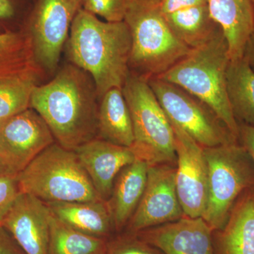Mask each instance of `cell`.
<instances>
[{"label": "cell", "mask_w": 254, "mask_h": 254, "mask_svg": "<svg viewBox=\"0 0 254 254\" xmlns=\"http://www.w3.org/2000/svg\"><path fill=\"white\" fill-rule=\"evenodd\" d=\"M91 75L73 64L33 90L30 108L44 120L55 142L74 151L98 135V105Z\"/></svg>", "instance_id": "cell-1"}, {"label": "cell", "mask_w": 254, "mask_h": 254, "mask_svg": "<svg viewBox=\"0 0 254 254\" xmlns=\"http://www.w3.org/2000/svg\"><path fill=\"white\" fill-rule=\"evenodd\" d=\"M66 53L73 64L91 75L98 98L113 88L123 89L129 75L131 37L125 21H100L81 8L71 23Z\"/></svg>", "instance_id": "cell-2"}, {"label": "cell", "mask_w": 254, "mask_h": 254, "mask_svg": "<svg viewBox=\"0 0 254 254\" xmlns=\"http://www.w3.org/2000/svg\"><path fill=\"white\" fill-rule=\"evenodd\" d=\"M230 61L226 39L218 27L206 41L192 48L183 60L155 78L176 85L203 102L238 139L240 125L232 113L227 93Z\"/></svg>", "instance_id": "cell-3"}, {"label": "cell", "mask_w": 254, "mask_h": 254, "mask_svg": "<svg viewBox=\"0 0 254 254\" xmlns=\"http://www.w3.org/2000/svg\"><path fill=\"white\" fill-rule=\"evenodd\" d=\"M124 21L129 29V72L148 81L166 72L190 54L165 21L158 5L128 0Z\"/></svg>", "instance_id": "cell-4"}, {"label": "cell", "mask_w": 254, "mask_h": 254, "mask_svg": "<svg viewBox=\"0 0 254 254\" xmlns=\"http://www.w3.org/2000/svg\"><path fill=\"white\" fill-rule=\"evenodd\" d=\"M17 180L21 193L33 195L45 203L103 200L76 152L56 142L41 152L18 175Z\"/></svg>", "instance_id": "cell-5"}, {"label": "cell", "mask_w": 254, "mask_h": 254, "mask_svg": "<svg viewBox=\"0 0 254 254\" xmlns=\"http://www.w3.org/2000/svg\"><path fill=\"white\" fill-rule=\"evenodd\" d=\"M133 125L136 159L148 165L176 164L175 136L161 105L147 80L129 73L123 88Z\"/></svg>", "instance_id": "cell-6"}, {"label": "cell", "mask_w": 254, "mask_h": 254, "mask_svg": "<svg viewBox=\"0 0 254 254\" xmlns=\"http://www.w3.org/2000/svg\"><path fill=\"white\" fill-rule=\"evenodd\" d=\"M208 168V199L203 218L214 230L225 226L241 195L254 187V163L236 143L203 148Z\"/></svg>", "instance_id": "cell-7"}, {"label": "cell", "mask_w": 254, "mask_h": 254, "mask_svg": "<svg viewBox=\"0 0 254 254\" xmlns=\"http://www.w3.org/2000/svg\"><path fill=\"white\" fill-rule=\"evenodd\" d=\"M147 81L169 120L203 148L237 142L213 110L198 98L160 78H151Z\"/></svg>", "instance_id": "cell-8"}, {"label": "cell", "mask_w": 254, "mask_h": 254, "mask_svg": "<svg viewBox=\"0 0 254 254\" xmlns=\"http://www.w3.org/2000/svg\"><path fill=\"white\" fill-rule=\"evenodd\" d=\"M55 142L41 115L28 108L0 124V174L18 177Z\"/></svg>", "instance_id": "cell-9"}, {"label": "cell", "mask_w": 254, "mask_h": 254, "mask_svg": "<svg viewBox=\"0 0 254 254\" xmlns=\"http://www.w3.org/2000/svg\"><path fill=\"white\" fill-rule=\"evenodd\" d=\"M78 9L72 0H38L28 33L35 61L40 68L53 72L58 67L62 50Z\"/></svg>", "instance_id": "cell-10"}, {"label": "cell", "mask_w": 254, "mask_h": 254, "mask_svg": "<svg viewBox=\"0 0 254 254\" xmlns=\"http://www.w3.org/2000/svg\"><path fill=\"white\" fill-rule=\"evenodd\" d=\"M185 215L176 186V167L171 164L148 165L146 185L141 199L125 227L137 232L176 221Z\"/></svg>", "instance_id": "cell-11"}, {"label": "cell", "mask_w": 254, "mask_h": 254, "mask_svg": "<svg viewBox=\"0 0 254 254\" xmlns=\"http://www.w3.org/2000/svg\"><path fill=\"white\" fill-rule=\"evenodd\" d=\"M175 136L176 186L185 215L203 216L208 199V168L203 147L170 122Z\"/></svg>", "instance_id": "cell-12"}, {"label": "cell", "mask_w": 254, "mask_h": 254, "mask_svg": "<svg viewBox=\"0 0 254 254\" xmlns=\"http://www.w3.org/2000/svg\"><path fill=\"white\" fill-rule=\"evenodd\" d=\"M50 212L45 202L20 193L1 224L25 254H48Z\"/></svg>", "instance_id": "cell-13"}, {"label": "cell", "mask_w": 254, "mask_h": 254, "mask_svg": "<svg viewBox=\"0 0 254 254\" xmlns=\"http://www.w3.org/2000/svg\"><path fill=\"white\" fill-rule=\"evenodd\" d=\"M213 230L203 218L180 220L137 232L140 240L164 254H214Z\"/></svg>", "instance_id": "cell-14"}, {"label": "cell", "mask_w": 254, "mask_h": 254, "mask_svg": "<svg viewBox=\"0 0 254 254\" xmlns=\"http://www.w3.org/2000/svg\"><path fill=\"white\" fill-rule=\"evenodd\" d=\"M100 198L107 201L118 174L136 160L131 148L94 138L74 150Z\"/></svg>", "instance_id": "cell-15"}, {"label": "cell", "mask_w": 254, "mask_h": 254, "mask_svg": "<svg viewBox=\"0 0 254 254\" xmlns=\"http://www.w3.org/2000/svg\"><path fill=\"white\" fill-rule=\"evenodd\" d=\"M158 6L174 34L190 48L204 43L219 27L207 0H160Z\"/></svg>", "instance_id": "cell-16"}, {"label": "cell", "mask_w": 254, "mask_h": 254, "mask_svg": "<svg viewBox=\"0 0 254 254\" xmlns=\"http://www.w3.org/2000/svg\"><path fill=\"white\" fill-rule=\"evenodd\" d=\"M212 20L227 43L230 60L243 58L254 33V4L252 0H207Z\"/></svg>", "instance_id": "cell-17"}, {"label": "cell", "mask_w": 254, "mask_h": 254, "mask_svg": "<svg viewBox=\"0 0 254 254\" xmlns=\"http://www.w3.org/2000/svg\"><path fill=\"white\" fill-rule=\"evenodd\" d=\"M214 254H254V189L243 193L225 226L213 232Z\"/></svg>", "instance_id": "cell-18"}, {"label": "cell", "mask_w": 254, "mask_h": 254, "mask_svg": "<svg viewBox=\"0 0 254 254\" xmlns=\"http://www.w3.org/2000/svg\"><path fill=\"white\" fill-rule=\"evenodd\" d=\"M148 165L136 159L120 171L107 200L114 230L123 232L141 199L146 185Z\"/></svg>", "instance_id": "cell-19"}, {"label": "cell", "mask_w": 254, "mask_h": 254, "mask_svg": "<svg viewBox=\"0 0 254 254\" xmlns=\"http://www.w3.org/2000/svg\"><path fill=\"white\" fill-rule=\"evenodd\" d=\"M50 213L64 223L91 236L108 240L113 237V222L105 200L48 202Z\"/></svg>", "instance_id": "cell-20"}, {"label": "cell", "mask_w": 254, "mask_h": 254, "mask_svg": "<svg viewBox=\"0 0 254 254\" xmlns=\"http://www.w3.org/2000/svg\"><path fill=\"white\" fill-rule=\"evenodd\" d=\"M100 100L98 116L99 138L130 148L134 140L133 125L123 89L111 88Z\"/></svg>", "instance_id": "cell-21"}, {"label": "cell", "mask_w": 254, "mask_h": 254, "mask_svg": "<svg viewBox=\"0 0 254 254\" xmlns=\"http://www.w3.org/2000/svg\"><path fill=\"white\" fill-rule=\"evenodd\" d=\"M226 84L229 102L237 121L254 127V71L245 57L230 60Z\"/></svg>", "instance_id": "cell-22"}, {"label": "cell", "mask_w": 254, "mask_h": 254, "mask_svg": "<svg viewBox=\"0 0 254 254\" xmlns=\"http://www.w3.org/2000/svg\"><path fill=\"white\" fill-rule=\"evenodd\" d=\"M41 71L32 68L0 77V124L30 108Z\"/></svg>", "instance_id": "cell-23"}, {"label": "cell", "mask_w": 254, "mask_h": 254, "mask_svg": "<svg viewBox=\"0 0 254 254\" xmlns=\"http://www.w3.org/2000/svg\"><path fill=\"white\" fill-rule=\"evenodd\" d=\"M107 242L68 226L50 213L48 254H105Z\"/></svg>", "instance_id": "cell-24"}, {"label": "cell", "mask_w": 254, "mask_h": 254, "mask_svg": "<svg viewBox=\"0 0 254 254\" xmlns=\"http://www.w3.org/2000/svg\"><path fill=\"white\" fill-rule=\"evenodd\" d=\"M36 68L28 31L0 33V77Z\"/></svg>", "instance_id": "cell-25"}, {"label": "cell", "mask_w": 254, "mask_h": 254, "mask_svg": "<svg viewBox=\"0 0 254 254\" xmlns=\"http://www.w3.org/2000/svg\"><path fill=\"white\" fill-rule=\"evenodd\" d=\"M105 254H164L140 240L134 234L122 232L107 242Z\"/></svg>", "instance_id": "cell-26"}, {"label": "cell", "mask_w": 254, "mask_h": 254, "mask_svg": "<svg viewBox=\"0 0 254 254\" xmlns=\"http://www.w3.org/2000/svg\"><path fill=\"white\" fill-rule=\"evenodd\" d=\"M128 0H83V9L109 22L124 21Z\"/></svg>", "instance_id": "cell-27"}, {"label": "cell", "mask_w": 254, "mask_h": 254, "mask_svg": "<svg viewBox=\"0 0 254 254\" xmlns=\"http://www.w3.org/2000/svg\"><path fill=\"white\" fill-rule=\"evenodd\" d=\"M20 193L17 177L0 174V223Z\"/></svg>", "instance_id": "cell-28"}, {"label": "cell", "mask_w": 254, "mask_h": 254, "mask_svg": "<svg viewBox=\"0 0 254 254\" xmlns=\"http://www.w3.org/2000/svg\"><path fill=\"white\" fill-rule=\"evenodd\" d=\"M0 254H25L12 235L0 223Z\"/></svg>", "instance_id": "cell-29"}, {"label": "cell", "mask_w": 254, "mask_h": 254, "mask_svg": "<svg viewBox=\"0 0 254 254\" xmlns=\"http://www.w3.org/2000/svg\"><path fill=\"white\" fill-rule=\"evenodd\" d=\"M242 145L248 152L254 163V127L242 124L240 125V137Z\"/></svg>", "instance_id": "cell-30"}, {"label": "cell", "mask_w": 254, "mask_h": 254, "mask_svg": "<svg viewBox=\"0 0 254 254\" xmlns=\"http://www.w3.org/2000/svg\"><path fill=\"white\" fill-rule=\"evenodd\" d=\"M14 14V8L10 0H0V19H6L12 17Z\"/></svg>", "instance_id": "cell-31"}, {"label": "cell", "mask_w": 254, "mask_h": 254, "mask_svg": "<svg viewBox=\"0 0 254 254\" xmlns=\"http://www.w3.org/2000/svg\"><path fill=\"white\" fill-rule=\"evenodd\" d=\"M244 57L246 60L248 62L249 64L250 65L251 68L254 70V34H252L251 36L250 41L247 43V46L246 47L245 55Z\"/></svg>", "instance_id": "cell-32"}, {"label": "cell", "mask_w": 254, "mask_h": 254, "mask_svg": "<svg viewBox=\"0 0 254 254\" xmlns=\"http://www.w3.org/2000/svg\"><path fill=\"white\" fill-rule=\"evenodd\" d=\"M141 1L149 3V4L158 5L159 3H160V0H141Z\"/></svg>", "instance_id": "cell-33"}, {"label": "cell", "mask_w": 254, "mask_h": 254, "mask_svg": "<svg viewBox=\"0 0 254 254\" xmlns=\"http://www.w3.org/2000/svg\"><path fill=\"white\" fill-rule=\"evenodd\" d=\"M73 2L74 3L76 6H78V8H81L82 6V2H83V0H72Z\"/></svg>", "instance_id": "cell-34"}, {"label": "cell", "mask_w": 254, "mask_h": 254, "mask_svg": "<svg viewBox=\"0 0 254 254\" xmlns=\"http://www.w3.org/2000/svg\"><path fill=\"white\" fill-rule=\"evenodd\" d=\"M252 2H253L254 4V0H252Z\"/></svg>", "instance_id": "cell-35"}, {"label": "cell", "mask_w": 254, "mask_h": 254, "mask_svg": "<svg viewBox=\"0 0 254 254\" xmlns=\"http://www.w3.org/2000/svg\"></svg>", "instance_id": "cell-36"}]
</instances>
